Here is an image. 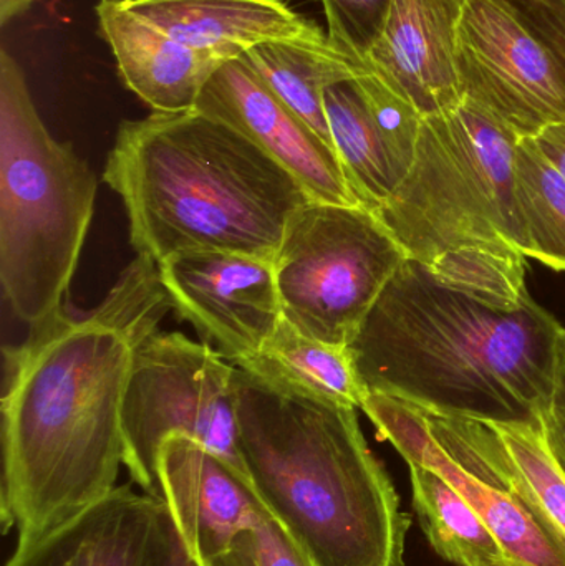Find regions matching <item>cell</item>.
<instances>
[{"mask_svg": "<svg viewBox=\"0 0 565 566\" xmlns=\"http://www.w3.org/2000/svg\"><path fill=\"white\" fill-rule=\"evenodd\" d=\"M564 336L527 290L524 255L468 248L408 258L350 352L370 392L435 415L544 424Z\"/></svg>", "mask_w": 565, "mask_h": 566, "instance_id": "1", "label": "cell"}, {"mask_svg": "<svg viewBox=\"0 0 565 566\" xmlns=\"http://www.w3.org/2000/svg\"><path fill=\"white\" fill-rule=\"evenodd\" d=\"M168 310L158 264L138 255L92 312L63 306L6 348L3 534H42L116 488L133 355Z\"/></svg>", "mask_w": 565, "mask_h": 566, "instance_id": "2", "label": "cell"}, {"mask_svg": "<svg viewBox=\"0 0 565 566\" xmlns=\"http://www.w3.org/2000/svg\"><path fill=\"white\" fill-rule=\"evenodd\" d=\"M103 179L122 198L129 241L156 264L185 251L274 262L304 186L226 123L191 109L123 122Z\"/></svg>", "mask_w": 565, "mask_h": 566, "instance_id": "3", "label": "cell"}, {"mask_svg": "<svg viewBox=\"0 0 565 566\" xmlns=\"http://www.w3.org/2000/svg\"><path fill=\"white\" fill-rule=\"evenodd\" d=\"M238 448L261 504L317 566H407L411 518L357 409L285 395L238 368Z\"/></svg>", "mask_w": 565, "mask_h": 566, "instance_id": "4", "label": "cell"}, {"mask_svg": "<svg viewBox=\"0 0 565 566\" xmlns=\"http://www.w3.org/2000/svg\"><path fill=\"white\" fill-rule=\"evenodd\" d=\"M96 176L43 125L17 60L0 52V283L30 328L63 308L95 212Z\"/></svg>", "mask_w": 565, "mask_h": 566, "instance_id": "5", "label": "cell"}, {"mask_svg": "<svg viewBox=\"0 0 565 566\" xmlns=\"http://www.w3.org/2000/svg\"><path fill=\"white\" fill-rule=\"evenodd\" d=\"M520 139L468 99L427 116L410 171L375 214L417 261L468 248L526 254L514 196Z\"/></svg>", "mask_w": 565, "mask_h": 566, "instance_id": "6", "label": "cell"}, {"mask_svg": "<svg viewBox=\"0 0 565 566\" xmlns=\"http://www.w3.org/2000/svg\"><path fill=\"white\" fill-rule=\"evenodd\" d=\"M407 259L370 209L308 202L289 222L274 259L282 315L311 338L350 346Z\"/></svg>", "mask_w": 565, "mask_h": 566, "instance_id": "7", "label": "cell"}, {"mask_svg": "<svg viewBox=\"0 0 565 566\" xmlns=\"http://www.w3.org/2000/svg\"><path fill=\"white\" fill-rule=\"evenodd\" d=\"M238 366L208 343L158 332L136 345L123 401V465L161 501L156 462L171 436H186L249 478L238 448Z\"/></svg>", "mask_w": 565, "mask_h": 566, "instance_id": "8", "label": "cell"}, {"mask_svg": "<svg viewBox=\"0 0 565 566\" xmlns=\"http://www.w3.org/2000/svg\"><path fill=\"white\" fill-rule=\"evenodd\" d=\"M463 99L517 138L565 125V76L506 0H468L458 29Z\"/></svg>", "mask_w": 565, "mask_h": 566, "instance_id": "9", "label": "cell"}, {"mask_svg": "<svg viewBox=\"0 0 565 566\" xmlns=\"http://www.w3.org/2000/svg\"><path fill=\"white\" fill-rule=\"evenodd\" d=\"M158 269L172 310L236 366L262 348L284 316L268 259L185 251L163 259Z\"/></svg>", "mask_w": 565, "mask_h": 566, "instance_id": "10", "label": "cell"}, {"mask_svg": "<svg viewBox=\"0 0 565 566\" xmlns=\"http://www.w3.org/2000/svg\"><path fill=\"white\" fill-rule=\"evenodd\" d=\"M185 552L165 502L125 484L55 527L17 538L3 566H181Z\"/></svg>", "mask_w": 565, "mask_h": 566, "instance_id": "11", "label": "cell"}, {"mask_svg": "<svg viewBox=\"0 0 565 566\" xmlns=\"http://www.w3.org/2000/svg\"><path fill=\"white\" fill-rule=\"evenodd\" d=\"M195 109L254 143L291 172L315 202L362 206L335 149L292 112L242 56L229 60L211 76Z\"/></svg>", "mask_w": 565, "mask_h": 566, "instance_id": "12", "label": "cell"}, {"mask_svg": "<svg viewBox=\"0 0 565 566\" xmlns=\"http://www.w3.org/2000/svg\"><path fill=\"white\" fill-rule=\"evenodd\" d=\"M332 145L364 208H380L404 181L417 155L423 116L368 72L325 92Z\"/></svg>", "mask_w": 565, "mask_h": 566, "instance_id": "13", "label": "cell"}, {"mask_svg": "<svg viewBox=\"0 0 565 566\" xmlns=\"http://www.w3.org/2000/svg\"><path fill=\"white\" fill-rule=\"evenodd\" d=\"M362 409L408 465L431 469L451 484L496 535L514 566H565L563 542L516 494L488 484L457 464L431 434L420 406L370 392Z\"/></svg>", "mask_w": 565, "mask_h": 566, "instance_id": "14", "label": "cell"}, {"mask_svg": "<svg viewBox=\"0 0 565 566\" xmlns=\"http://www.w3.org/2000/svg\"><path fill=\"white\" fill-rule=\"evenodd\" d=\"M156 475L161 501L198 565L231 552L258 522L261 502L251 479L186 436L166 439Z\"/></svg>", "mask_w": 565, "mask_h": 566, "instance_id": "15", "label": "cell"}, {"mask_svg": "<svg viewBox=\"0 0 565 566\" xmlns=\"http://www.w3.org/2000/svg\"><path fill=\"white\" fill-rule=\"evenodd\" d=\"M425 412L431 434L457 464L516 494L565 545V472L544 424H500Z\"/></svg>", "mask_w": 565, "mask_h": 566, "instance_id": "16", "label": "cell"}, {"mask_svg": "<svg viewBox=\"0 0 565 566\" xmlns=\"http://www.w3.org/2000/svg\"><path fill=\"white\" fill-rule=\"evenodd\" d=\"M468 0H394L367 66L423 118L463 102L458 29Z\"/></svg>", "mask_w": 565, "mask_h": 566, "instance_id": "17", "label": "cell"}, {"mask_svg": "<svg viewBox=\"0 0 565 566\" xmlns=\"http://www.w3.org/2000/svg\"><path fill=\"white\" fill-rule=\"evenodd\" d=\"M153 29L219 59L272 42H327L317 23L282 0H122Z\"/></svg>", "mask_w": 565, "mask_h": 566, "instance_id": "18", "label": "cell"}, {"mask_svg": "<svg viewBox=\"0 0 565 566\" xmlns=\"http://www.w3.org/2000/svg\"><path fill=\"white\" fill-rule=\"evenodd\" d=\"M95 10L119 78L155 113L195 109L206 83L226 63L153 29L122 0H100Z\"/></svg>", "mask_w": 565, "mask_h": 566, "instance_id": "19", "label": "cell"}, {"mask_svg": "<svg viewBox=\"0 0 565 566\" xmlns=\"http://www.w3.org/2000/svg\"><path fill=\"white\" fill-rule=\"evenodd\" d=\"M238 368L275 391L362 409L368 391L350 346L328 345L282 316L271 338Z\"/></svg>", "mask_w": 565, "mask_h": 566, "instance_id": "20", "label": "cell"}, {"mask_svg": "<svg viewBox=\"0 0 565 566\" xmlns=\"http://www.w3.org/2000/svg\"><path fill=\"white\" fill-rule=\"evenodd\" d=\"M262 82L332 145L324 96L331 86L370 72L331 42H272L242 55Z\"/></svg>", "mask_w": 565, "mask_h": 566, "instance_id": "21", "label": "cell"}, {"mask_svg": "<svg viewBox=\"0 0 565 566\" xmlns=\"http://www.w3.org/2000/svg\"><path fill=\"white\" fill-rule=\"evenodd\" d=\"M414 507L433 551L454 566H514L496 535L440 474L410 464Z\"/></svg>", "mask_w": 565, "mask_h": 566, "instance_id": "22", "label": "cell"}, {"mask_svg": "<svg viewBox=\"0 0 565 566\" xmlns=\"http://www.w3.org/2000/svg\"><path fill=\"white\" fill-rule=\"evenodd\" d=\"M514 196L526 259L565 271V178L534 138L517 142Z\"/></svg>", "mask_w": 565, "mask_h": 566, "instance_id": "23", "label": "cell"}, {"mask_svg": "<svg viewBox=\"0 0 565 566\" xmlns=\"http://www.w3.org/2000/svg\"><path fill=\"white\" fill-rule=\"evenodd\" d=\"M328 25V42L367 66L380 39L394 0H321Z\"/></svg>", "mask_w": 565, "mask_h": 566, "instance_id": "24", "label": "cell"}, {"mask_svg": "<svg viewBox=\"0 0 565 566\" xmlns=\"http://www.w3.org/2000/svg\"><path fill=\"white\" fill-rule=\"evenodd\" d=\"M249 538L258 566H317L289 528L262 504Z\"/></svg>", "mask_w": 565, "mask_h": 566, "instance_id": "25", "label": "cell"}, {"mask_svg": "<svg viewBox=\"0 0 565 566\" xmlns=\"http://www.w3.org/2000/svg\"><path fill=\"white\" fill-rule=\"evenodd\" d=\"M517 19L550 50L565 76V0H506Z\"/></svg>", "mask_w": 565, "mask_h": 566, "instance_id": "26", "label": "cell"}, {"mask_svg": "<svg viewBox=\"0 0 565 566\" xmlns=\"http://www.w3.org/2000/svg\"><path fill=\"white\" fill-rule=\"evenodd\" d=\"M534 139L565 178V125L550 126Z\"/></svg>", "mask_w": 565, "mask_h": 566, "instance_id": "27", "label": "cell"}, {"mask_svg": "<svg viewBox=\"0 0 565 566\" xmlns=\"http://www.w3.org/2000/svg\"><path fill=\"white\" fill-rule=\"evenodd\" d=\"M544 428H546L547 441H550L551 449L554 455L559 461L561 468L565 472V416L561 415L556 409H551L544 416Z\"/></svg>", "mask_w": 565, "mask_h": 566, "instance_id": "28", "label": "cell"}, {"mask_svg": "<svg viewBox=\"0 0 565 566\" xmlns=\"http://www.w3.org/2000/svg\"><path fill=\"white\" fill-rule=\"evenodd\" d=\"M249 534L242 535L239 538L238 544L234 545L231 552L222 555V557L215 558V560L208 562V564L199 566H258L254 555H252L251 538Z\"/></svg>", "mask_w": 565, "mask_h": 566, "instance_id": "29", "label": "cell"}, {"mask_svg": "<svg viewBox=\"0 0 565 566\" xmlns=\"http://www.w3.org/2000/svg\"><path fill=\"white\" fill-rule=\"evenodd\" d=\"M553 408L565 416V336L561 348L559 371H557L556 391H554Z\"/></svg>", "mask_w": 565, "mask_h": 566, "instance_id": "30", "label": "cell"}, {"mask_svg": "<svg viewBox=\"0 0 565 566\" xmlns=\"http://www.w3.org/2000/svg\"><path fill=\"white\" fill-rule=\"evenodd\" d=\"M35 0H0V23L7 25L10 19L27 12Z\"/></svg>", "mask_w": 565, "mask_h": 566, "instance_id": "31", "label": "cell"}, {"mask_svg": "<svg viewBox=\"0 0 565 566\" xmlns=\"http://www.w3.org/2000/svg\"><path fill=\"white\" fill-rule=\"evenodd\" d=\"M181 566H199L196 564L195 560H192L191 557H189L188 551L185 552V557H182V564Z\"/></svg>", "mask_w": 565, "mask_h": 566, "instance_id": "32", "label": "cell"}]
</instances>
